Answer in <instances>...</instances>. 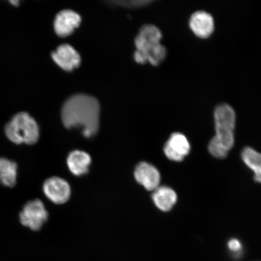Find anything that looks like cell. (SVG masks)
Returning a JSON list of instances; mask_svg holds the SVG:
<instances>
[{
    "label": "cell",
    "instance_id": "1",
    "mask_svg": "<svg viewBox=\"0 0 261 261\" xmlns=\"http://www.w3.org/2000/svg\"><path fill=\"white\" fill-rule=\"evenodd\" d=\"M100 106L96 98L80 94L71 96L64 104L62 120L67 128L83 127L86 138L95 135L99 127Z\"/></svg>",
    "mask_w": 261,
    "mask_h": 261
},
{
    "label": "cell",
    "instance_id": "19",
    "mask_svg": "<svg viewBox=\"0 0 261 261\" xmlns=\"http://www.w3.org/2000/svg\"><path fill=\"white\" fill-rule=\"evenodd\" d=\"M0 166H1V158H0Z\"/></svg>",
    "mask_w": 261,
    "mask_h": 261
},
{
    "label": "cell",
    "instance_id": "5",
    "mask_svg": "<svg viewBox=\"0 0 261 261\" xmlns=\"http://www.w3.org/2000/svg\"><path fill=\"white\" fill-rule=\"evenodd\" d=\"M48 218V212L39 199L28 201L19 214V222L22 226L33 231L40 230Z\"/></svg>",
    "mask_w": 261,
    "mask_h": 261
},
{
    "label": "cell",
    "instance_id": "6",
    "mask_svg": "<svg viewBox=\"0 0 261 261\" xmlns=\"http://www.w3.org/2000/svg\"><path fill=\"white\" fill-rule=\"evenodd\" d=\"M43 192L48 200L57 204L66 203L71 194L69 184L65 179L56 177L45 181Z\"/></svg>",
    "mask_w": 261,
    "mask_h": 261
},
{
    "label": "cell",
    "instance_id": "3",
    "mask_svg": "<svg viewBox=\"0 0 261 261\" xmlns=\"http://www.w3.org/2000/svg\"><path fill=\"white\" fill-rule=\"evenodd\" d=\"M162 32L152 24L143 26L136 38L135 60L139 64L149 63L154 66L165 60L166 48L161 43Z\"/></svg>",
    "mask_w": 261,
    "mask_h": 261
},
{
    "label": "cell",
    "instance_id": "4",
    "mask_svg": "<svg viewBox=\"0 0 261 261\" xmlns=\"http://www.w3.org/2000/svg\"><path fill=\"white\" fill-rule=\"evenodd\" d=\"M5 133L10 141L16 145H34L40 138L37 122L26 112L18 113L13 116L6 123Z\"/></svg>",
    "mask_w": 261,
    "mask_h": 261
},
{
    "label": "cell",
    "instance_id": "11",
    "mask_svg": "<svg viewBox=\"0 0 261 261\" xmlns=\"http://www.w3.org/2000/svg\"><path fill=\"white\" fill-rule=\"evenodd\" d=\"M189 26L198 37L207 38L214 31V18L206 12L197 11L191 15Z\"/></svg>",
    "mask_w": 261,
    "mask_h": 261
},
{
    "label": "cell",
    "instance_id": "7",
    "mask_svg": "<svg viewBox=\"0 0 261 261\" xmlns=\"http://www.w3.org/2000/svg\"><path fill=\"white\" fill-rule=\"evenodd\" d=\"M191 151V145L187 137L181 133H173L164 147L165 154L172 161H184Z\"/></svg>",
    "mask_w": 261,
    "mask_h": 261
},
{
    "label": "cell",
    "instance_id": "17",
    "mask_svg": "<svg viewBox=\"0 0 261 261\" xmlns=\"http://www.w3.org/2000/svg\"><path fill=\"white\" fill-rule=\"evenodd\" d=\"M151 1H120L115 2L116 4L128 8H138L145 6L151 3Z\"/></svg>",
    "mask_w": 261,
    "mask_h": 261
},
{
    "label": "cell",
    "instance_id": "12",
    "mask_svg": "<svg viewBox=\"0 0 261 261\" xmlns=\"http://www.w3.org/2000/svg\"><path fill=\"white\" fill-rule=\"evenodd\" d=\"M91 159L87 152L75 150L70 153L67 158L68 169L73 174L81 176L87 174L89 171Z\"/></svg>",
    "mask_w": 261,
    "mask_h": 261
},
{
    "label": "cell",
    "instance_id": "18",
    "mask_svg": "<svg viewBox=\"0 0 261 261\" xmlns=\"http://www.w3.org/2000/svg\"><path fill=\"white\" fill-rule=\"evenodd\" d=\"M11 3H12V5L14 6H18L19 4V2L18 1H12L11 2Z\"/></svg>",
    "mask_w": 261,
    "mask_h": 261
},
{
    "label": "cell",
    "instance_id": "13",
    "mask_svg": "<svg viewBox=\"0 0 261 261\" xmlns=\"http://www.w3.org/2000/svg\"><path fill=\"white\" fill-rule=\"evenodd\" d=\"M152 198L156 207L163 212L170 211L177 201V195L168 187H159L154 191Z\"/></svg>",
    "mask_w": 261,
    "mask_h": 261
},
{
    "label": "cell",
    "instance_id": "8",
    "mask_svg": "<svg viewBox=\"0 0 261 261\" xmlns=\"http://www.w3.org/2000/svg\"><path fill=\"white\" fill-rule=\"evenodd\" d=\"M136 181L146 190L155 191L161 184V174L154 166L142 162L136 166L135 171Z\"/></svg>",
    "mask_w": 261,
    "mask_h": 261
},
{
    "label": "cell",
    "instance_id": "2",
    "mask_svg": "<svg viewBox=\"0 0 261 261\" xmlns=\"http://www.w3.org/2000/svg\"><path fill=\"white\" fill-rule=\"evenodd\" d=\"M214 120L216 135L208 143V151L215 158L224 159L234 146L236 114L230 106L221 104L214 111Z\"/></svg>",
    "mask_w": 261,
    "mask_h": 261
},
{
    "label": "cell",
    "instance_id": "15",
    "mask_svg": "<svg viewBox=\"0 0 261 261\" xmlns=\"http://www.w3.org/2000/svg\"><path fill=\"white\" fill-rule=\"evenodd\" d=\"M241 158L248 168L254 172V179L261 184V153L247 146L241 152Z\"/></svg>",
    "mask_w": 261,
    "mask_h": 261
},
{
    "label": "cell",
    "instance_id": "14",
    "mask_svg": "<svg viewBox=\"0 0 261 261\" xmlns=\"http://www.w3.org/2000/svg\"><path fill=\"white\" fill-rule=\"evenodd\" d=\"M18 176V165L15 162L1 158L0 167V184L8 188H14Z\"/></svg>",
    "mask_w": 261,
    "mask_h": 261
},
{
    "label": "cell",
    "instance_id": "10",
    "mask_svg": "<svg viewBox=\"0 0 261 261\" xmlns=\"http://www.w3.org/2000/svg\"><path fill=\"white\" fill-rule=\"evenodd\" d=\"M81 22V18L79 14L71 10H64L59 13L55 18V31L60 37H67L72 34Z\"/></svg>",
    "mask_w": 261,
    "mask_h": 261
},
{
    "label": "cell",
    "instance_id": "16",
    "mask_svg": "<svg viewBox=\"0 0 261 261\" xmlns=\"http://www.w3.org/2000/svg\"><path fill=\"white\" fill-rule=\"evenodd\" d=\"M227 248L231 255L236 258H238L243 255V244L240 240L232 238L227 242Z\"/></svg>",
    "mask_w": 261,
    "mask_h": 261
},
{
    "label": "cell",
    "instance_id": "9",
    "mask_svg": "<svg viewBox=\"0 0 261 261\" xmlns=\"http://www.w3.org/2000/svg\"><path fill=\"white\" fill-rule=\"evenodd\" d=\"M53 60L63 70L71 71L81 64V57L79 54L69 44L60 45L57 50L51 54Z\"/></svg>",
    "mask_w": 261,
    "mask_h": 261
}]
</instances>
